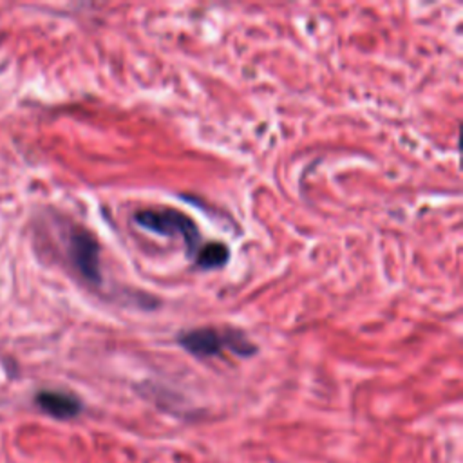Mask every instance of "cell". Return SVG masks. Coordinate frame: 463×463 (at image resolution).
<instances>
[{"instance_id": "obj_5", "label": "cell", "mask_w": 463, "mask_h": 463, "mask_svg": "<svg viewBox=\"0 0 463 463\" xmlns=\"http://www.w3.org/2000/svg\"><path fill=\"white\" fill-rule=\"evenodd\" d=\"M230 259V250L224 242H206L195 251V264L203 269L222 268Z\"/></svg>"}, {"instance_id": "obj_2", "label": "cell", "mask_w": 463, "mask_h": 463, "mask_svg": "<svg viewBox=\"0 0 463 463\" xmlns=\"http://www.w3.org/2000/svg\"><path fill=\"white\" fill-rule=\"evenodd\" d=\"M134 222L165 237H181L190 257L199 250L201 235L195 222L174 208H145L134 213Z\"/></svg>"}, {"instance_id": "obj_1", "label": "cell", "mask_w": 463, "mask_h": 463, "mask_svg": "<svg viewBox=\"0 0 463 463\" xmlns=\"http://www.w3.org/2000/svg\"><path fill=\"white\" fill-rule=\"evenodd\" d=\"M179 345L197 358H210L221 354L224 349L239 354L251 356L257 353V345L239 329H217L197 327L183 331L177 336Z\"/></svg>"}, {"instance_id": "obj_4", "label": "cell", "mask_w": 463, "mask_h": 463, "mask_svg": "<svg viewBox=\"0 0 463 463\" xmlns=\"http://www.w3.org/2000/svg\"><path fill=\"white\" fill-rule=\"evenodd\" d=\"M36 403L43 412L58 420L74 418L81 411V402L76 396L61 391H40L36 394Z\"/></svg>"}, {"instance_id": "obj_3", "label": "cell", "mask_w": 463, "mask_h": 463, "mask_svg": "<svg viewBox=\"0 0 463 463\" xmlns=\"http://www.w3.org/2000/svg\"><path fill=\"white\" fill-rule=\"evenodd\" d=\"M67 255L74 269L92 286L101 284V269H99V244L96 237L83 230L74 228L67 239Z\"/></svg>"}]
</instances>
